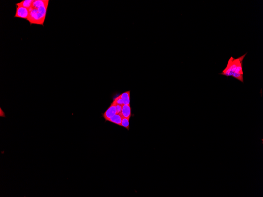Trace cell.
Returning a JSON list of instances; mask_svg holds the SVG:
<instances>
[{
    "instance_id": "cell-7",
    "label": "cell",
    "mask_w": 263,
    "mask_h": 197,
    "mask_svg": "<svg viewBox=\"0 0 263 197\" xmlns=\"http://www.w3.org/2000/svg\"><path fill=\"white\" fill-rule=\"evenodd\" d=\"M130 91H129L120 94L124 105H130Z\"/></svg>"
},
{
    "instance_id": "cell-4",
    "label": "cell",
    "mask_w": 263,
    "mask_h": 197,
    "mask_svg": "<svg viewBox=\"0 0 263 197\" xmlns=\"http://www.w3.org/2000/svg\"><path fill=\"white\" fill-rule=\"evenodd\" d=\"M116 108L115 104L113 102L111 103V105L108 108L106 111L103 114V117L106 121H108L110 119L116 114Z\"/></svg>"
},
{
    "instance_id": "cell-10",
    "label": "cell",
    "mask_w": 263,
    "mask_h": 197,
    "mask_svg": "<svg viewBox=\"0 0 263 197\" xmlns=\"http://www.w3.org/2000/svg\"><path fill=\"white\" fill-rule=\"evenodd\" d=\"M243 61V60L239 62V64H238L234 73H238V74H242V75H243V72L242 69Z\"/></svg>"
},
{
    "instance_id": "cell-2",
    "label": "cell",
    "mask_w": 263,
    "mask_h": 197,
    "mask_svg": "<svg viewBox=\"0 0 263 197\" xmlns=\"http://www.w3.org/2000/svg\"><path fill=\"white\" fill-rule=\"evenodd\" d=\"M247 54V52L236 59L233 57H230L228 61L226 67L222 71V73H220L219 75H224L228 77L232 76L235 71L238 64L241 61L243 60Z\"/></svg>"
},
{
    "instance_id": "cell-11",
    "label": "cell",
    "mask_w": 263,
    "mask_h": 197,
    "mask_svg": "<svg viewBox=\"0 0 263 197\" xmlns=\"http://www.w3.org/2000/svg\"><path fill=\"white\" fill-rule=\"evenodd\" d=\"M231 76L236 78V79L240 81L241 82L243 83H244L243 75H242V74H238V73H234Z\"/></svg>"
},
{
    "instance_id": "cell-6",
    "label": "cell",
    "mask_w": 263,
    "mask_h": 197,
    "mask_svg": "<svg viewBox=\"0 0 263 197\" xmlns=\"http://www.w3.org/2000/svg\"><path fill=\"white\" fill-rule=\"evenodd\" d=\"M123 118L122 114L121 113L116 114L114 115L113 117L108 120V121L113 123L115 124H117L118 125L121 126V122L122 118Z\"/></svg>"
},
{
    "instance_id": "cell-3",
    "label": "cell",
    "mask_w": 263,
    "mask_h": 197,
    "mask_svg": "<svg viewBox=\"0 0 263 197\" xmlns=\"http://www.w3.org/2000/svg\"><path fill=\"white\" fill-rule=\"evenodd\" d=\"M29 15V9L22 6H17L16 13L15 17L27 20Z\"/></svg>"
},
{
    "instance_id": "cell-9",
    "label": "cell",
    "mask_w": 263,
    "mask_h": 197,
    "mask_svg": "<svg viewBox=\"0 0 263 197\" xmlns=\"http://www.w3.org/2000/svg\"><path fill=\"white\" fill-rule=\"evenodd\" d=\"M121 126L124 127V128H126L128 130H129V129H130V126H129V119L124 117L122 118V122H121Z\"/></svg>"
},
{
    "instance_id": "cell-8",
    "label": "cell",
    "mask_w": 263,
    "mask_h": 197,
    "mask_svg": "<svg viewBox=\"0 0 263 197\" xmlns=\"http://www.w3.org/2000/svg\"><path fill=\"white\" fill-rule=\"evenodd\" d=\"M34 0H23L20 3H17V6H22L29 9L32 7Z\"/></svg>"
},
{
    "instance_id": "cell-13",
    "label": "cell",
    "mask_w": 263,
    "mask_h": 197,
    "mask_svg": "<svg viewBox=\"0 0 263 197\" xmlns=\"http://www.w3.org/2000/svg\"><path fill=\"white\" fill-rule=\"evenodd\" d=\"M116 108L117 114L121 113L122 111V106L120 105L116 104Z\"/></svg>"
},
{
    "instance_id": "cell-12",
    "label": "cell",
    "mask_w": 263,
    "mask_h": 197,
    "mask_svg": "<svg viewBox=\"0 0 263 197\" xmlns=\"http://www.w3.org/2000/svg\"><path fill=\"white\" fill-rule=\"evenodd\" d=\"M113 103L116 104L120 105L123 106L124 105L123 102H122V99L120 95H119L114 100H113Z\"/></svg>"
},
{
    "instance_id": "cell-14",
    "label": "cell",
    "mask_w": 263,
    "mask_h": 197,
    "mask_svg": "<svg viewBox=\"0 0 263 197\" xmlns=\"http://www.w3.org/2000/svg\"><path fill=\"white\" fill-rule=\"evenodd\" d=\"M1 116L5 117V115L3 111H2L1 109Z\"/></svg>"
},
{
    "instance_id": "cell-1",
    "label": "cell",
    "mask_w": 263,
    "mask_h": 197,
    "mask_svg": "<svg viewBox=\"0 0 263 197\" xmlns=\"http://www.w3.org/2000/svg\"><path fill=\"white\" fill-rule=\"evenodd\" d=\"M49 1L34 0L32 7L29 9V15L27 20L30 24L44 26Z\"/></svg>"
},
{
    "instance_id": "cell-5",
    "label": "cell",
    "mask_w": 263,
    "mask_h": 197,
    "mask_svg": "<svg viewBox=\"0 0 263 197\" xmlns=\"http://www.w3.org/2000/svg\"><path fill=\"white\" fill-rule=\"evenodd\" d=\"M121 113L124 118L130 119L132 115L131 108L130 105L122 106Z\"/></svg>"
}]
</instances>
